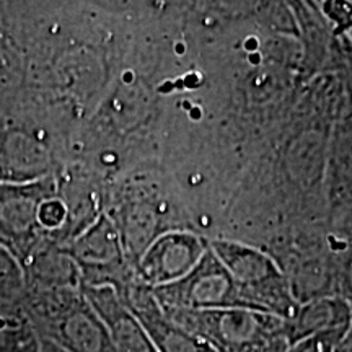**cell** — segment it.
I'll return each mask as SVG.
<instances>
[{
    "instance_id": "obj_1",
    "label": "cell",
    "mask_w": 352,
    "mask_h": 352,
    "mask_svg": "<svg viewBox=\"0 0 352 352\" xmlns=\"http://www.w3.org/2000/svg\"><path fill=\"white\" fill-rule=\"evenodd\" d=\"M162 310L214 352H287L290 347L287 320L264 311L248 308Z\"/></svg>"
},
{
    "instance_id": "obj_2",
    "label": "cell",
    "mask_w": 352,
    "mask_h": 352,
    "mask_svg": "<svg viewBox=\"0 0 352 352\" xmlns=\"http://www.w3.org/2000/svg\"><path fill=\"white\" fill-rule=\"evenodd\" d=\"M26 318L41 340L65 352H116L107 324L82 287L34 290Z\"/></svg>"
},
{
    "instance_id": "obj_3",
    "label": "cell",
    "mask_w": 352,
    "mask_h": 352,
    "mask_svg": "<svg viewBox=\"0 0 352 352\" xmlns=\"http://www.w3.org/2000/svg\"><path fill=\"white\" fill-rule=\"evenodd\" d=\"M209 248L232 276L250 310L292 320L298 303L283 267L254 246L232 240L209 241Z\"/></svg>"
},
{
    "instance_id": "obj_4",
    "label": "cell",
    "mask_w": 352,
    "mask_h": 352,
    "mask_svg": "<svg viewBox=\"0 0 352 352\" xmlns=\"http://www.w3.org/2000/svg\"><path fill=\"white\" fill-rule=\"evenodd\" d=\"M152 292L162 308L195 311L248 308L232 276L210 248L186 276Z\"/></svg>"
},
{
    "instance_id": "obj_5",
    "label": "cell",
    "mask_w": 352,
    "mask_h": 352,
    "mask_svg": "<svg viewBox=\"0 0 352 352\" xmlns=\"http://www.w3.org/2000/svg\"><path fill=\"white\" fill-rule=\"evenodd\" d=\"M74 261L80 270L82 285H109L121 294L134 283V271L127 270L121 252V241L113 223L101 217L74 246Z\"/></svg>"
},
{
    "instance_id": "obj_6",
    "label": "cell",
    "mask_w": 352,
    "mask_h": 352,
    "mask_svg": "<svg viewBox=\"0 0 352 352\" xmlns=\"http://www.w3.org/2000/svg\"><path fill=\"white\" fill-rule=\"evenodd\" d=\"M209 241L192 232L171 230L153 240L134 270L135 280L155 289L186 276L204 253Z\"/></svg>"
},
{
    "instance_id": "obj_7",
    "label": "cell",
    "mask_w": 352,
    "mask_h": 352,
    "mask_svg": "<svg viewBox=\"0 0 352 352\" xmlns=\"http://www.w3.org/2000/svg\"><path fill=\"white\" fill-rule=\"evenodd\" d=\"M132 315L142 324L158 352H214L212 347L175 323L162 310L152 289L134 280L118 294Z\"/></svg>"
},
{
    "instance_id": "obj_8",
    "label": "cell",
    "mask_w": 352,
    "mask_h": 352,
    "mask_svg": "<svg viewBox=\"0 0 352 352\" xmlns=\"http://www.w3.org/2000/svg\"><path fill=\"white\" fill-rule=\"evenodd\" d=\"M83 296L107 324L116 352H158L142 324L109 285H82Z\"/></svg>"
},
{
    "instance_id": "obj_9",
    "label": "cell",
    "mask_w": 352,
    "mask_h": 352,
    "mask_svg": "<svg viewBox=\"0 0 352 352\" xmlns=\"http://www.w3.org/2000/svg\"><path fill=\"white\" fill-rule=\"evenodd\" d=\"M351 321L352 307L338 296L320 297L302 303L294 318L287 321L290 346L311 334L347 328Z\"/></svg>"
},
{
    "instance_id": "obj_10",
    "label": "cell",
    "mask_w": 352,
    "mask_h": 352,
    "mask_svg": "<svg viewBox=\"0 0 352 352\" xmlns=\"http://www.w3.org/2000/svg\"><path fill=\"white\" fill-rule=\"evenodd\" d=\"M0 352H39V336L32 323L0 328Z\"/></svg>"
},
{
    "instance_id": "obj_11",
    "label": "cell",
    "mask_w": 352,
    "mask_h": 352,
    "mask_svg": "<svg viewBox=\"0 0 352 352\" xmlns=\"http://www.w3.org/2000/svg\"><path fill=\"white\" fill-rule=\"evenodd\" d=\"M329 254L333 258L336 296L344 298L352 307V245Z\"/></svg>"
},
{
    "instance_id": "obj_12",
    "label": "cell",
    "mask_w": 352,
    "mask_h": 352,
    "mask_svg": "<svg viewBox=\"0 0 352 352\" xmlns=\"http://www.w3.org/2000/svg\"><path fill=\"white\" fill-rule=\"evenodd\" d=\"M346 329L347 328H341L333 329V331L311 334V336L303 338L296 344L290 346L287 352H334Z\"/></svg>"
},
{
    "instance_id": "obj_13",
    "label": "cell",
    "mask_w": 352,
    "mask_h": 352,
    "mask_svg": "<svg viewBox=\"0 0 352 352\" xmlns=\"http://www.w3.org/2000/svg\"><path fill=\"white\" fill-rule=\"evenodd\" d=\"M334 352H352V321L349 323V327H347L346 333L342 334L340 344H338Z\"/></svg>"
},
{
    "instance_id": "obj_14",
    "label": "cell",
    "mask_w": 352,
    "mask_h": 352,
    "mask_svg": "<svg viewBox=\"0 0 352 352\" xmlns=\"http://www.w3.org/2000/svg\"><path fill=\"white\" fill-rule=\"evenodd\" d=\"M39 352H65V351L60 349V347H57L56 344H52L51 341L41 340V338H39Z\"/></svg>"
}]
</instances>
